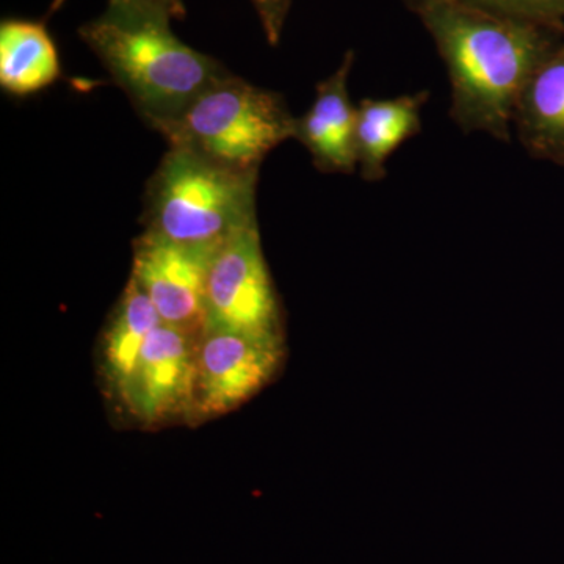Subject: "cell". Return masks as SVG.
Listing matches in <instances>:
<instances>
[{
	"label": "cell",
	"instance_id": "2e32d148",
	"mask_svg": "<svg viewBox=\"0 0 564 564\" xmlns=\"http://www.w3.org/2000/svg\"><path fill=\"white\" fill-rule=\"evenodd\" d=\"M63 0H55V6H61ZM128 2L141 3V6L152 7V9L161 10L169 14L173 20H182L185 18L184 0H128Z\"/></svg>",
	"mask_w": 564,
	"mask_h": 564
},
{
	"label": "cell",
	"instance_id": "9c48e42d",
	"mask_svg": "<svg viewBox=\"0 0 564 564\" xmlns=\"http://www.w3.org/2000/svg\"><path fill=\"white\" fill-rule=\"evenodd\" d=\"M355 51L345 52L339 68L318 82L315 98L302 117H296L293 140L310 152L323 174H352L356 165V106L348 91Z\"/></svg>",
	"mask_w": 564,
	"mask_h": 564
},
{
	"label": "cell",
	"instance_id": "52a82bcc",
	"mask_svg": "<svg viewBox=\"0 0 564 564\" xmlns=\"http://www.w3.org/2000/svg\"><path fill=\"white\" fill-rule=\"evenodd\" d=\"M215 254L148 231L133 240L131 276L162 323L195 340L202 339L207 328V276Z\"/></svg>",
	"mask_w": 564,
	"mask_h": 564
},
{
	"label": "cell",
	"instance_id": "7c38bea8",
	"mask_svg": "<svg viewBox=\"0 0 564 564\" xmlns=\"http://www.w3.org/2000/svg\"><path fill=\"white\" fill-rule=\"evenodd\" d=\"M62 74L57 44L44 20L0 22V87L24 98L51 87Z\"/></svg>",
	"mask_w": 564,
	"mask_h": 564
},
{
	"label": "cell",
	"instance_id": "30bf717a",
	"mask_svg": "<svg viewBox=\"0 0 564 564\" xmlns=\"http://www.w3.org/2000/svg\"><path fill=\"white\" fill-rule=\"evenodd\" d=\"M430 91L395 98H364L356 106L355 152L359 176L383 181L389 159L422 132V111Z\"/></svg>",
	"mask_w": 564,
	"mask_h": 564
},
{
	"label": "cell",
	"instance_id": "5b68a950",
	"mask_svg": "<svg viewBox=\"0 0 564 564\" xmlns=\"http://www.w3.org/2000/svg\"><path fill=\"white\" fill-rule=\"evenodd\" d=\"M207 328L284 339V318L263 256L259 225L237 234L212 259Z\"/></svg>",
	"mask_w": 564,
	"mask_h": 564
},
{
	"label": "cell",
	"instance_id": "8992f818",
	"mask_svg": "<svg viewBox=\"0 0 564 564\" xmlns=\"http://www.w3.org/2000/svg\"><path fill=\"white\" fill-rule=\"evenodd\" d=\"M284 339L206 328L196 345L191 423L237 410L272 381L284 359Z\"/></svg>",
	"mask_w": 564,
	"mask_h": 564
},
{
	"label": "cell",
	"instance_id": "8fae6325",
	"mask_svg": "<svg viewBox=\"0 0 564 564\" xmlns=\"http://www.w3.org/2000/svg\"><path fill=\"white\" fill-rule=\"evenodd\" d=\"M513 128L533 159L564 165V39L527 82Z\"/></svg>",
	"mask_w": 564,
	"mask_h": 564
},
{
	"label": "cell",
	"instance_id": "7a4b0ae2",
	"mask_svg": "<svg viewBox=\"0 0 564 564\" xmlns=\"http://www.w3.org/2000/svg\"><path fill=\"white\" fill-rule=\"evenodd\" d=\"M172 21L152 7L107 0L106 10L79 29L80 40L154 131L231 74L177 39Z\"/></svg>",
	"mask_w": 564,
	"mask_h": 564
},
{
	"label": "cell",
	"instance_id": "9a60e30c",
	"mask_svg": "<svg viewBox=\"0 0 564 564\" xmlns=\"http://www.w3.org/2000/svg\"><path fill=\"white\" fill-rule=\"evenodd\" d=\"M250 2L261 21L267 41L272 46H276L291 13L292 0H250Z\"/></svg>",
	"mask_w": 564,
	"mask_h": 564
},
{
	"label": "cell",
	"instance_id": "6da1fadb",
	"mask_svg": "<svg viewBox=\"0 0 564 564\" xmlns=\"http://www.w3.org/2000/svg\"><path fill=\"white\" fill-rule=\"evenodd\" d=\"M432 36L451 82V120L508 143L527 82L564 39V25L505 17L464 0H403Z\"/></svg>",
	"mask_w": 564,
	"mask_h": 564
},
{
	"label": "cell",
	"instance_id": "277c9868",
	"mask_svg": "<svg viewBox=\"0 0 564 564\" xmlns=\"http://www.w3.org/2000/svg\"><path fill=\"white\" fill-rule=\"evenodd\" d=\"M295 120L280 93L231 73L158 132L170 148L248 173L259 172L270 152L293 139Z\"/></svg>",
	"mask_w": 564,
	"mask_h": 564
},
{
	"label": "cell",
	"instance_id": "3957f363",
	"mask_svg": "<svg viewBox=\"0 0 564 564\" xmlns=\"http://www.w3.org/2000/svg\"><path fill=\"white\" fill-rule=\"evenodd\" d=\"M258 182L259 172H236L169 148L144 191V231L215 254L259 225Z\"/></svg>",
	"mask_w": 564,
	"mask_h": 564
},
{
	"label": "cell",
	"instance_id": "5bb4252c",
	"mask_svg": "<svg viewBox=\"0 0 564 564\" xmlns=\"http://www.w3.org/2000/svg\"><path fill=\"white\" fill-rule=\"evenodd\" d=\"M480 9L519 18V20L541 22L549 25H564V0H464Z\"/></svg>",
	"mask_w": 564,
	"mask_h": 564
},
{
	"label": "cell",
	"instance_id": "ba28073f",
	"mask_svg": "<svg viewBox=\"0 0 564 564\" xmlns=\"http://www.w3.org/2000/svg\"><path fill=\"white\" fill-rule=\"evenodd\" d=\"M196 345L188 334L161 323L148 337L121 399L141 426L192 421L195 400Z\"/></svg>",
	"mask_w": 564,
	"mask_h": 564
},
{
	"label": "cell",
	"instance_id": "4fadbf2b",
	"mask_svg": "<svg viewBox=\"0 0 564 564\" xmlns=\"http://www.w3.org/2000/svg\"><path fill=\"white\" fill-rule=\"evenodd\" d=\"M162 318L133 278L115 306L101 339V375L109 395L121 402L151 333Z\"/></svg>",
	"mask_w": 564,
	"mask_h": 564
}]
</instances>
